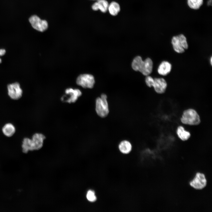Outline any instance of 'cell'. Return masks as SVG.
I'll return each mask as SVG.
<instances>
[{
    "mask_svg": "<svg viewBox=\"0 0 212 212\" xmlns=\"http://www.w3.org/2000/svg\"><path fill=\"white\" fill-rule=\"evenodd\" d=\"M45 136L42 134L36 133L32 139L25 138L22 141V147L23 152L26 153L29 150H37L42 146Z\"/></svg>",
    "mask_w": 212,
    "mask_h": 212,
    "instance_id": "obj_1",
    "label": "cell"
},
{
    "mask_svg": "<svg viewBox=\"0 0 212 212\" xmlns=\"http://www.w3.org/2000/svg\"><path fill=\"white\" fill-rule=\"evenodd\" d=\"M132 67L134 70L139 71L143 75L148 76L152 71L153 62L150 58H148L143 61L140 56H138L133 59Z\"/></svg>",
    "mask_w": 212,
    "mask_h": 212,
    "instance_id": "obj_2",
    "label": "cell"
},
{
    "mask_svg": "<svg viewBox=\"0 0 212 212\" xmlns=\"http://www.w3.org/2000/svg\"><path fill=\"white\" fill-rule=\"evenodd\" d=\"M95 110L97 115L101 118L107 117L109 112L107 96L102 94L100 97L96 98L95 101Z\"/></svg>",
    "mask_w": 212,
    "mask_h": 212,
    "instance_id": "obj_3",
    "label": "cell"
},
{
    "mask_svg": "<svg viewBox=\"0 0 212 212\" xmlns=\"http://www.w3.org/2000/svg\"><path fill=\"white\" fill-rule=\"evenodd\" d=\"M180 121L184 124L192 125H198L201 122L200 116L197 112L191 108L183 111Z\"/></svg>",
    "mask_w": 212,
    "mask_h": 212,
    "instance_id": "obj_4",
    "label": "cell"
},
{
    "mask_svg": "<svg viewBox=\"0 0 212 212\" xmlns=\"http://www.w3.org/2000/svg\"><path fill=\"white\" fill-rule=\"evenodd\" d=\"M171 43L174 50L178 53L184 52L185 50L188 47L186 38L182 34L173 36L172 38Z\"/></svg>",
    "mask_w": 212,
    "mask_h": 212,
    "instance_id": "obj_5",
    "label": "cell"
},
{
    "mask_svg": "<svg viewBox=\"0 0 212 212\" xmlns=\"http://www.w3.org/2000/svg\"><path fill=\"white\" fill-rule=\"evenodd\" d=\"M76 83L85 88H92L95 83L93 76L90 74H83L78 76L76 80Z\"/></svg>",
    "mask_w": 212,
    "mask_h": 212,
    "instance_id": "obj_6",
    "label": "cell"
},
{
    "mask_svg": "<svg viewBox=\"0 0 212 212\" xmlns=\"http://www.w3.org/2000/svg\"><path fill=\"white\" fill-rule=\"evenodd\" d=\"M29 21L32 27L35 29L40 32L46 30L48 27L47 21L41 19L38 16L33 15L29 19Z\"/></svg>",
    "mask_w": 212,
    "mask_h": 212,
    "instance_id": "obj_7",
    "label": "cell"
},
{
    "mask_svg": "<svg viewBox=\"0 0 212 212\" xmlns=\"http://www.w3.org/2000/svg\"><path fill=\"white\" fill-rule=\"evenodd\" d=\"M65 94L62 98V100L69 103H74L80 97L82 93L78 89L68 88L65 91Z\"/></svg>",
    "mask_w": 212,
    "mask_h": 212,
    "instance_id": "obj_8",
    "label": "cell"
},
{
    "mask_svg": "<svg viewBox=\"0 0 212 212\" xmlns=\"http://www.w3.org/2000/svg\"><path fill=\"white\" fill-rule=\"evenodd\" d=\"M206 184L207 180L205 175L200 173H197L193 179L190 182L192 187L197 190L203 189Z\"/></svg>",
    "mask_w": 212,
    "mask_h": 212,
    "instance_id": "obj_9",
    "label": "cell"
},
{
    "mask_svg": "<svg viewBox=\"0 0 212 212\" xmlns=\"http://www.w3.org/2000/svg\"><path fill=\"white\" fill-rule=\"evenodd\" d=\"M8 94L12 99L17 100L20 99L22 95V90L19 83L16 82L7 85Z\"/></svg>",
    "mask_w": 212,
    "mask_h": 212,
    "instance_id": "obj_10",
    "label": "cell"
},
{
    "mask_svg": "<svg viewBox=\"0 0 212 212\" xmlns=\"http://www.w3.org/2000/svg\"><path fill=\"white\" fill-rule=\"evenodd\" d=\"M152 87H154L155 91L157 93L163 94L166 90L167 84L165 80L163 78H155L153 79Z\"/></svg>",
    "mask_w": 212,
    "mask_h": 212,
    "instance_id": "obj_11",
    "label": "cell"
},
{
    "mask_svg": "<svg viewBox=\"0 0 212 212\" xmlns=\"http://www.w3.org/2000/svg\"><path fill=\"white\" fill-rule=\"evenodd\" d=\"M109 5L108 2L106 0H98L92 4V8L94 11L100 10L104 13L107 11Z\"/></svg>",
    "mask_w": 212,
    "mask_h": 212,
    "instance_id": "obj_12",
    "label": "cell"
},
{
    "mask_svg": "<svg viewBox=\"0 0 212 212\" xmlns=\"http://www.w3.org/2000/svg\"><path fill=\"white\" fill-rule=\"evenodd\" d=\"M171 68L172 65L169 62L164 61L159 65L158 68V72L160 74L165 76L170 72Z\"/></svg>",
    "mask_w": 212,
    "mask_h": 212,
    "instance_id": "obj_13",
    "label": "cell"
},
{
    "mask_svg": "<svg viewBox=\"0 0 212 212\" xmlns=\"http://www.w3.org/2000/svg\"><path fill=\"white\" fill-rule=\"evenodd\" d=\"M120 151L124 154L130 153L132 149V145L130 142L127 140L121 141L118 145Z\"/></svg>",
    "mask_w": 212,
    "mask_h": 212,
    "instance_id": "obj_14",
    "label": "cell"
},
{
    "mask_svg": "<svg viewBox=\"0 0 212 212\" xmlns=\"http://www.w3.org/2000/svg\"><path fill=\"white\" fill-rule=\"evenodd\" d=\"M176 133L178 138L183 141L187 140L191 137L190 132L186 130L181 126H180L177 127Z\"/></svg>",
    "mask_w": 212,
    "mask_h": 212,
    "instance_id": "obj_15",
    "label": "cell"
},
{
    "mask_svg": "<svg viewBox=\"0 0 212 212\" xmlns=\"http://www.w3.org/2000/svg\"><path fill=\"white\" fill-rule=\"evenodd\" d=\"M2 131L5 135L10 137L12 136L15 132V128L12 124L8 123L4 126L2 128Z\"/></svg>",
    "mask_w": 212,
    "mask_h": 212,
    "instance_id": "obj_16",
    "label": "cell"
},
{
    "mask_svg": "<svg viewBox=\"0 0 212 212\" xmlns=\"http://www.w3.org/2000/svg\"><path fill=\"white\" fill-rule=\"evenodd\" d=\"M187 3L191 9L197 10L199 9L203 5V0H187Z\"/></svg>",
    "mask_w": 212,
    "mask_h": 212,
    "instance_id": "obj_17",
    "label": "cell"
},
{
    "mask_svg": "<svg viewBox=\"0 0 212 212\" xmlns=\"http://www.w3.org/2000/svg\"><path fill=\"white\" fill-rule=\"evenodd\" d=\"M108 10L111 15L115 16L120 12V7L117 3L112 1L109 5Z\"/></svg>",
    "mask_w": 212,
    "mask_h": 212,
    "instance_id": "obj_18",
    "label": "cell"
},
{
    "mask_svg": "<svg viewBox=\"0 0 212 212\" xmlns=\"http://www.w3.org/2000/svg\"><path fill=\"white\" fill-rule=\"evenodd\" d=\"M86 196L87 200L90 202H94L97 199L95 192L92 190H89L87 192Z\"/></svg>",
    "mask_w": 212,
    "mask_h": 212,
    "instance_id": "obj_19",
    "label": "cell"
},
{
    "mask_svg": "<svg viewBox=\"0 0 212 212\" xmlns=\"http://www.w3.org/2000/svg\"><path fill=\"white\" fill-rule=\"evenodd\" d=\"M6 52L5 50L4 49H0V57L3 56L5 55ZM2 62L1 59L0 58V64Z\"/></svg>",
    "mask_w": 212,
    "mask_h": 212,
    "instance_id": "obj_20",
    "label": "cell"
},
{
    "mask_svg": "<svg viewBox=\"0 0 212 212\" xmlns=\"http://www.w3.org/2000/svg\"><path fill=\"white\" fill-rule=\"evenodd\" d=\"M211 0H209L207 2L208 5H210L211 4Z\"/></svg>",
    "mask_w": 212,
    "mask_h": 212,
    "instance_id": "obj_21",
    "label": "cell"
},
{
    "mask_svg": "<svg viewBox=\"0 0 212 212\" xmlns=\"http://www.w3.org/2000/svg\"><path fill=\"white\" fill-rule=\"evenodd\" d=\"M212 57H211V64H212Z\"/></svg>",
    "mask_w": 212,
    "mask_h": 212,
    "instance_id": "obj_22",
    "label": "cell"
},
{
    "mask_svg": "<svg viewBox=\"0 0 212 212\" xmlns=\"http://www.w3.org/2000/svg\"><path fill=\"white\" fill-rule=\"evenodd\" d=\"M96 0V1H98V0Z\"/></svg>",
    "mask_w": 212,
    "mask_h": 212,
    "instance_id": "obj_23",
    "label": "cell"
}]
</instances>
